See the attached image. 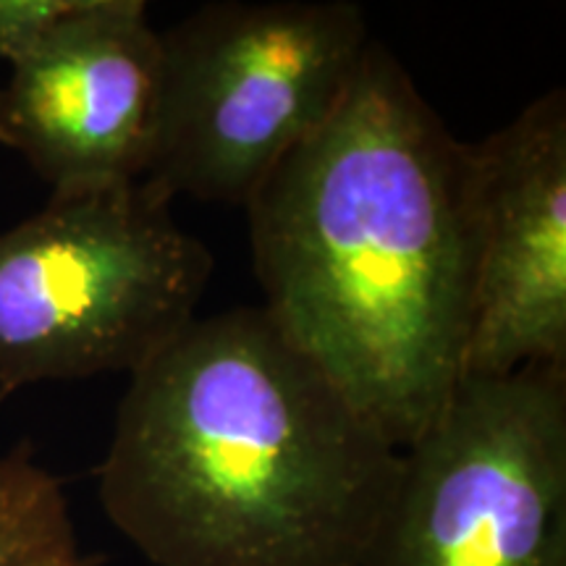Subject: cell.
<instances>
[{
	"label": "cell",
	"instance_id": "52a82bcc",
	"mask_svg": "<svg viewBox=\"0 0 566 566\" xmlns=\"http://www.w3.org/2000/svg\"><path fill=\"white\" fill-rule=\"evenodd\" d=\"M480 244L462 378L566 367V92L475 142Z\"/></svg>",
	"mask_w": 566,
	"mask_h": 566
},
{
	"label": "cell",
	"instance_id": "3957f363",
	"mask_svg": "<svg viewBox=\"0 0 566 566\" xmlns=\"http://www.w3.org/2000/svg\"><path fill=\"white\" fill-rule=\"evenodd\" d=\"M174 200L153 179L63 192L0 231V401L137 373L195 321L216 263Z\"/></svg>",
	"mask_w": 566,
	"mask_h": 566
},
{
	"label": "cell",
	"instance_id": "277c9868",
	"mask_svg": "<svg viewBox=\"0 0 566 566\" xmlns=\"http://www.w3.org/2000/svg\"><path fill=\"white\" fill-rule=\"evenodd\" d=\"M349 0H218L160 32V108L147 179L244 208L342 105L370 48Z\"/></svg>",
	"mask_w": 566,
	"mask_h": 566
},
{
	"label": "cell",
	"instance_id": "6da1fadb",
	"mask_svg": "<svg viewBox=\"0 0 566 566\" xmlns=\"http://www.w3.org/2000/svg\"><path fill=\"white\" fill-rule=\"evenodd\" d=\"M263 310L405 451L464 375L480 166L373 40L334 116L244 205Z\"/></svg>",
	"mask_w": 566,
	"mask_h": 566
},
{
	"label": "cell",
	"instance_id": "8992f818",
	"mask_svg": "<svg viewBox=\"0 0 566 566\" xmlns=\"http://www.w3.org/2000/svg\"><path fill=\"white\" fill-rule=\"evenodd\" d=\"M0 84V145L51 195L147 179L160 108V32L142 0L87 17L13 63Z\"/></svg>",
	"mask_w": 566,
	"mask_h": 566
},
{
	"label": "cell",
	"instance_id": "5b68a950",
	"mask_svg": "<svg viewBox=\"0 0 566 566\" xmlns=\"http://www.w3.org/2000/svg\"><path fill=\"white\" fill-rule=\"evenodd\" d=\"M365 566H566V367L459 380Z\"/></svg>",
	"mask_w": 566,
	"mask_h": 566
},
{
	"label": "cell",
	"instance_id": "9c48e42d",
	"mask_svg": "<svg viewBox=\"0 0 566 566\" xmlns=\"http://www.w3.org/2000/svg\"><path fill=\"white\" fill-rule=\"evenodd\" d=\"M95 0H0V61L9 66L87 17Z\"/></svg>",
	"mask_w": 566,
	"mask_h": 566
},
{
	"label": "cell",
	"instance_id": "ba28073f",
	"mask_svg": "<svg viewBox=\"0 0 566 566\" xmlns=\"http://www.w3.org/2000/svg\"><path fill=\"white\" fill-rule=\"evenodd\" d=\"M0 566H103L76 535L61 480L27 441L0 451Z\"/></svg>",
	"mask_w": 566,
	"mask_h": 566
},
{
	"label": "cell",
	"instance_id": "7a4b0ae2",
	"mask_svg": "<svg viewBox=\"0 0 566 566\" xmlns=\"http://www.w3.org/2000/svg\"><path fill=\"white\" fill-rule=\"evenodd\" d=\"M399 470L260 304L195 317L132 373L97 499L153 566H365Z\"/></svg>",
	"mask_w": 566,
	"mask_h": 566
}]
</instances>
